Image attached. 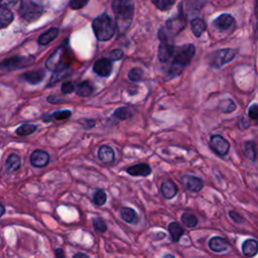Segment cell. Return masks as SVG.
<instances>
[{
  "mask_svg": "<svg viewBox=\"0 0 258 258\" xmlns=\"http://www.w3.org/2000/svg\"><path fill=\"white\" fill-rule=\"evenodd\" d=\"M112 8L116 16L117 27L120 33H123L129 27L134 13V5L131 1L115 0L112 2Z\"/></svg>",
  "mask_w": 258,
  "mask_h": 258,
  "instance_id": "cell-1",
  "label": "cell"
},
{
  "mask_svg": "<svg viewBox=\"0 0 258 258\" xmlns=\"http://www.w3.org/2000/svg\"><path fill=\"white\" fill-rule=\"evenodd\" d=\"M195 52H196V47L191 43L184 44V45L180 46L175 51L173 61L171 63L170 70L168 72L170 77L178 76L182 72L183 68L190 62L192 56L195 55Z\"/></svg>",
  "mask_w": 258,
  "mask_h": 258,
  "instance_id": "cell-2",
  "label": "cell"
},
{
  "mask_svg": "<svg viewBox=\"0 0 258 258\" xmlns=\"http://www.w3.org/2000/svg\"><path fill=\"white\" fill-rule=\"evenodd\" d=\"M92 27L96 37L100 41H107L111 39L116 29V25L113 19L107 13H103L98 17H96L93 20Z\"/></svg>",
  "mask_w": 258,
  "mask_h": 258,
  "instance_id": "cell-3",
  "label": "cell"
},
{
  "mask_svg": "<svg viewBox=\"0 0 258 258\" xmlns=\"http://www.w3.org/2000/svg\"><path fill=\"white\" fill-rule=\"evenodd\" d=\"M42 7L32 1H23L21 2L19 8V14L22 18L27 21H34L42 15Z\"/></svg>",
  "mask_w": 258,
  "mask_h": 258,
  "instance_id": "cell-4",
  "label": "cell"
},
{
  "mask_svg": "<svg viewBox=\"0 0 258 258\" xmlns=\"http://www.w3.org/2000/svg\"><path fill=\"white\" fill-rule=\"evenodd\" d=\"M236 55V50L232 48H223L215 51L210 57L211 67L218 69L223 67L225 63L230 62Z\"/></svg>",
  "mask_w": 258,
  "mask_h": 258,
  "instance_id": "cell-5",
  "label": "cell"
},
{
  "mask_svg": "<svg viewBox=\"0 0 258 258\" xmlns=\"http://www.w3.org/2000/svg\"><path fill=\"white\" fill-rule=\"evenodd\" d=\"M66 57H67L66 47L64 46L58 47V49H56L54 51V53L47 59V61H46L47 69H49L53 72L62 70V69H68V67L66 66V62H64Z\"/></svg>",
  "mask_w": 258,
  "mask_h": 258,
  "instance_id": "cell-6",
  "label": "cell"
},
{
  "mask_svg": "<svg viewBox=\"0 0 258 258\" xmlns=\"http://www.w3.org/2000/svg\"><path fill=\"white\" fill-rule=\"evenodd\" d=\"M185 26V22L181 16H177L175 18H170L165 22V25L159 30L162 34L172 38L178 32H180Z\"/></svg>",
  "mask_w": 258,
  "mask_h": 258,
  "instance_id": "cell-7",
  "label": "cell"
},
{
  "mask_svg": "<svg viewBox=\"0 0 258 258\" xmlns=\"http://www.w3.org/2000/svg\"><path fill=\"white\" fill-rule=\"evenodd\" d=\"M160 44L158 47V58L160 61H167L174 53V46L172 44V40L167 37H159Z\"/></svg>",
  "mask_w": 258,
  "mask_h": 258,
  "instance_id": "cell-8",
  "label": "cell"
},
{
  "mask_svg": "<svg viewBox=\"0 0 258 258\" xmlns=\"http://www.w3.org/2000/svg\"><path fill=\"white\" fill-rule=\"evenodd\" d=\"M211 148L220 156H224L230 149L229 142L221 135H213L210 140Z\"/></svg>",
  "mask_w": 258,
  "mask_h": 258,
  "instance_id": "cell-9",
  "label": "cell"
},
{
  "mask_svg": "<svg viewBox=\"0 0 258 258\" xmlns=\"http://www.w3.org/2000/svg\"><path fill=\"white\" fill-rule=\"evenodd\" d=\"M113 69L112 61L109 58H100L95 61L93 66V71L101 77H108L110 76Z\"/></svg>",
  "mask_w": 258,
  "mask_h": 258,
  "instance_id": "cell-10",
  "label": "cell"
},
{
  "mask_svg": "<svg viewBox=\"0 0 258 258\" xmlns=\"http://www.w3.org/2000/svg\"><path fill=\"white\" fill-rule=\"evenodd\" d=\"M235 19L231 14H222L218 16L214 21L213 25L220 31H227L231 29V27L234 25Z\"/></svg>",
  "mask_w": 258,
  "mask_h": 258,
  "instance_id": "cell-11",
  "label": "cell"
},
{
  "mask_svg": "<svg viewBox=\"0 0 258 258\" xmlns=\"http://www.w3.org/2000/svg\"><path fill=\"white\" fill-rule=\"evenodd\" d=\"M34 60L33 57H27V56H16V57H12L9 59H6L4 61H2L0 63V66L2 68H6V69H14V68H20L23 66H28L29 63H31Z\"/></svg>",
  "mask_w": 258,
  "mask_h": 258,
  "instance_id": "cell-12",
  "label": "cell"
},
{
  "mask_svg": "<svg viewBox=\"0 0 258 258\" xmlns=\"http://www.w3.org/2000/svg\"><path fill=\"white\" fill-rule=\"evenodd\" d=\"M49 155L43 150H34L30 155V162L34 167H43L47 165Z\"/></svg>",
  "mask_w": 258,
  "mask_h": 258,
  "instance_id": "cell-13",
  "label": "cell"
},
{
  "mask_svg": "<svg viewBox=\"0 0 258 258\" xmlns=\"http://www.w3.org/2000/svg\"><path fill=\"white\" fill-rule=\"evenodd\" d=\"M209 247L213 252L221 253L223 251H226L229 247L228 241L220 236H214L209 240Z\"/></svg>",
  "mask_w": 258,
  "mask_h": 258,
  "instance_id": "cell-14",
  "label": "cell"
},
{
  "mask_svg": "<svg viewBox=\"0 0 258 258\" xmlns=\"http://www.w3.org/2000/svg\"><path fill=\"white\" fill-rule=\"evenodd\" d=\"M127 173L133 176H147L151 173V168L146 163H139L126 169Z\"/></svg>",
  "mask_w": 258,
  "mask_h": 258,
  "instance_id": "cell-15",
  "label": "cell"
},
{
  "mask_svg": "<svg viewBox=\"0 0 258 258\" xmlns=\"http://www.w3.org/2000/svg\"><path fill=\"white\" fill-rule=\"evenodd\" d=\"M182 182L185 187L192 192H198L204 187L203 180L197 176H184L182 178Z\"/></svg>",
  "mask_w": 258,
  "mask_h": 258,
  "instance_id": "cell-16",
  "label": "cell"
},
{
  "mask_svg": "<svg viewBox=\"0 0 258 258\" xmlns=\"http://www.w3.org/2000/svg\"><path fill=\"white\" fill-rule=\"evenodd\" d=\"M242 252L247 257H254L258 253V241L255 239H247L242 244Z\"/></svg>",
  "mask_w": 258,
  "mask_h": 258,
  "instance_id": "cell-17",
  "label": "cell"
},
{
  "mask_svg": "<svg viewBox=\"0 0 258 258\" xmlns=\"http://www.w3.org/2000/svg\"><path fill=\"white\" fill-rule=\"evenodd\" d=\"M45 77V73L42 70H37V71H33V72H28L25 73L21 76V79H23L25 82L32 84V85H36L39 84L43 78Z\"/></svg>",
  "mask_w": 258,
  "mask_h": 258,
  "instance_id": "cell-18",
  "label": "cell"
},
{
  "mask_svg": "<svg viewBox=\"0 0 258 258\" xmlns=\"http://www.w3.org/2000/svg\"><path fill=\"white\" fill-rule=\"evenodd\" d=\"M13 21V13L11 10L0 3V29L7 27Z\"/></svg>",
  "mask_w": 258,
  "mask_h": 258,
  "instance_id": "cell-19",
  "label": "cell"
},
{
  "mask_svg": "<svg viewBox=\"0 0 258 258\" xmlns=\"http://www.w3.org/2000/svg\"><path fill=\"white\" fill-rule=\"evenodd\" d=\"M161 194L166 200H170L177 194V186L171 180H165L161 184Z\"/></svg>",
  "mask_w": 258,
  "mask_h": 258,
  "instance_id": "cell-20",
  "label": "cell"
},
{
  "mask_svg": "<svg viewBox=\"0 0 258 258\" xmlns=\"http://www.w3.org/2000/svg\"><path fill=\"white\" fill-rule=\"evenodd\" d=\"M120 215L121 218L128 224H137L138 223V215L135 212V210H133L132 208L129 207H124L120 210Z\"/></svg>",
  "mask_w": 258,
  "mask_h": 258,
  "instance_id": "cell-21",
  "label": "cell"
},
{
  "mask_svg": "<svg viewBox=\"0 0 258 258\" xmlns=\"http://www.w3.org/2000/svg\"><path fill=\"white\" fill-rule=\"evenodd\" d=\"M98 156H99L100 160L104 163H110L115 158V154H114L113 149L108 145H103L99 148Z\"/></svg>",
  "mask_w": 258,
  "mask_h": 258,
  "instance_id": "cell-22",
  "label": "cell"
},
{
  "mask_svg": "<svg viewBox=\"0 0 258 258\" xmlns=\"http://www.w3.org/2000/svg\"><path fill=\"white\" fill-rule=\"evenodd\" d=\"M168 232H169L170 238L173 242H178L179 239L181 238V236H183V234H184L183 228L176 222H171L168 225Z\"/></svg>",
  "mask_w": 258,
  "mask_h": 258,
  "instance_id": "cell-23",
  "label": "cell"
},
{
  "mask_svg": "<svg viewBox=\"0 0 258 258\" xmlns=\"http://www.w3.org/2000/svg\"><path fill=\"white\" fill-rule=\"evenodd\" d=\"M58 34V28L52 27L43 32L39 37H38V43L41 45H46L49 42H51Z\"/></svg>",
  "mask_w": 258,
  "mask_h": 258,
  "instance_id": "cell-24",
  "label": "cell"
},
{
  "mask_svg": "<svg viewBox=\"0 0 258 258\" xmlns=\"http://www.w3.org/2000/svg\"><path fill=\"white\" fill-rule=\"evenodd\" d=\"M72 115V112L70 110H62V111H55L50 115L43 116L44 122H50V121H58V120H66L69 119Z\"/></svg>",
  "mask_w": 258,
  "mask_h": 258,
  "instance_id": "cell-25",
  "label": "cell"
},
{
  "mask_svg": "<svg viewBox=\"0 0 258 258\" xmlns=\"http://www.w3.org/2000/svg\"><path fill=\"white\" fill-rule=\"evenodd\" d=\"M190 28H191V31L195 34V36L200 37L203 34V32L206 30L207 25L203 19L195 18L190 21Z\"/></svg>",
  "mask_w": 258,
  "mask_h": 258,
  "instance_id": "cell-26",
  "label": "cell"
},
{
  "mask_svg": "<svg viewBox=\"0 0 258 258\" xmlns=\"http://www.w3.org/2000/svg\"><path fill=\"white\" fill-rule=\"evenodd\" d=\"M5 167L8 172H13L16 171L20 167V158L18 155L12 153L8 156L6 162H5Z\"/></svg>",
  "mask_w": 258,
  "mask_h": 258,
  "instance_id": "cell-27",
  "label": "cell"
},
{
  "mask_svg": "<svg viewBox=\"0 0 258 258\" xmlns=\"http://www.w3.org/2000/svg\"><path fill=\"white\" fill-rule=\"evenodd\" d=\"M75 91L78 96L88 97L93 93V86L88 81H84L76 87Z\"/></svg>",
  "mask_w": 258,
  "mask_h": 258,
  "instance_id": "cell-28",
  "label": "cell"
},
{
  "mask_svg": "<svg viewBox=\"0 0 258 258\" xmlns=\"http://www.w3.org/2000/svg\"><path fill=\"white\" fill-rule=\"evenodd\" d=\"M244 151H245V155L246 157L252 161L255 162L256 161V157H257V149H256V144L253 141H247L244 145Z\"/></svg>",
  "mask_w": 258,
  "mask_h": 258,
  "instance_id": "cell-29",
  "label": "cell"
},
{
  "mask_svg": "<svg viewBox=\"0 0 258 258\" xmlns=\"http://www.w3.org/2000/svg\"><path fill=\"white\" fill-rule=\"evenodd\" d=\"M132 115H133L132 110H131L129 107H126V106L117 108V109L115 110L114 114H113L114 117H116V118H118V119H120V120H126V119L132 117Z\"/></svg>",
  "mask_w": 258,
  "mask_h": 258,
  "instance_id": "cell-30",
  "label": "cell"
},
{
  "mask_svg": "<svg viewBox=\"0 0 258 258\" xmlns=\"http://www.w3.org/2000/svg\"><path fill=\"white\" fill-rule=\"evenodd\" d=\"M180 220L182 222V224L188 228H194L198 225L199 221H198V218L190 214V213H183L180 217Z\"/></svg>",
  "mask_w": 258,
  "mask_h": 258,
  "instance_id": "cell-31",
  "label": "cell"
},
{
  "mask_svg": "<svg viewBox=\"0 0 258 258\" xmlns=\"http://www.w3.org/2000/svg\"><path fill=\"white\" fill-rule=\"evenodd\" d=\"M219 109L223 113H231L236 109V104L234 103V101L232 99H225L220 102Z\"/></svg>",
  "mask_w": 258,
  "mask_h": 258,
  "instance_id": "cell-32",
  "label": "cell"
},
{
  "mask_svg": "<svg viewBox=\"0 0 258 258\" xmlns=\"http://www.w3.org/2000/svg\"><path fill=\"white\" fill-rule=\"evenodd\" d=\"M70 76V71L69 69H62V70H58V71H55L50 79V84L49 85H53L57 82H59L60 80L62 79H66Z\"/></svg>",
  "mask_w": 258,
  "mask_h": 258,
  "instance_id": "cell-33",
  "label": "cell"
},
{
  "mask_svg": "<svg viewBox=\"0 0 258 258\" xmlns=\"http://www.w3.org/2000/svg\"><path fill=\"white\" fill-rule=\"evenodd\" d=\"M36 130V126L33 124H23L20 127L17 128L16 130V134L19 136H27L29 134H32L33 132H35Z\"/></svg>",
  "mask_w": 258,
  "mask_h": 258,
  "instance_id": "cell-34",
  "label": "cell"
},
{
  "mask_svg": "<svg viewBox=\"0 0 258 258\" xmlns=\"http://www.w3.org/2000/svg\"><path fill=\"white\" fill-rule=\"evenodd\" d=\"M93 226L95 231L98 233H105L107 230V224L102 218H99V217L93 219Z\"/></svg>",
  "mask_w": 258,
  "mask_h": 258,
  "instance_id": "cell-35",
  "label": "cell"
},
{
  "mask_svg": "<svg viewBox=\"0 0 258 258\" xmlns=\"http://www.w3.org/2000/svg\"><path fill=\"white\" fill-rule=\"evenodd\" d=\"M93 200L97 206H103L107 201V195L103 189H97L94 194Z\"/></svg>",
  "mask_w": 258,
  "mask_h": 258,
  "instance_id": "cell-36",
  "label": "cell"
},
{
  "mask_svg": "<svg viewBox=\"0 0 258 258\" xmlns=\"http://www.w3.org/2000/svg\"><path fill=\"white\" fill-rule=\"evenodd\" d=\"M143 78V71L139 68H134L128 73V79L132 82H139Z\"/></svg>",
  "mask_w": 258,
  "mask_h": 258,
  "instance_id": "cell-37",
  "label": "cell"
},
{
  "mask_svg": "<svg viewBox=\"0 0 258 258\" xmlns=\"http://www.w3.org/2000/svg\"><path fill=\"white\" fill-rule=\"evenodd\" d=\"M152 3L159 10L165 11V10H168L174 4V1H172V0H157V1H152Z\"/></svg>",
  "mask_w": 258,
  "mask_h": 258,
  "instance_id": "cell-38",
  "label": "cell"
},
{
  "mask_svg": "<svg viewBox=\"0 0 258 258\" xmlns=\"http://www.w3.org/2000/svg\"><path fill=\"white\" fill-rule=\"evenodd\" d=\"M248 114H249V117L258 124V105L257 104H253L249 108Z\"/></svg>",
  "mask_w": 258,
  "mask_h": 258,
  "instance_id": "cell-39",
  "label": "cell"
},
{
  "mask_svg": "<svg viewBox=\"0 0 258 258\" xmlns=\"http://www.w3.org/2000/svg\"><path fill=\"white\" fill-rule=\"evenodd\" d=\"M123 55H124L123 50L117 48V49H114V50H112V51L110 52V54H109V59H110V60H119V59H121V58L123 57Z\"/></svg>",
  "mask_w": 258,
  "mask_h": 258,
  "instance_id": "cell-40",
  "label": "cell"
},
{
  "mask_svg": "<svg viewBox=\"0 0 258 258\" xmlns=\"http://www.w3.org/2000/svg\"><path fill=\"white\" fill-rule=\"evenodd\" d=\"M75 90H76V87L72 82H64L61 85V92L63 94H70V93L74 92Z\"/></svg>",
  "mask_w": 258,
  "mask_h": 258,
  "instance_id": "cell-41",
  "label": "cell"
},
{
  "mask_svg": "<svg viewBox=\"0 0 258 258\" xmlns=\"http://www.w3.org/2000/svg\"><path fill=\"white\" fill-rule=\"evenodd\" d=\"M88 4V1H81V0H74L70 2V7L72 9H80Z\"/></svg>",
  "mask_w": 258,
  "mask_h": 258,
  "instance_id": "cell-42",
  "label": "cell"
},
{
  "mask_svg": "<svg viewBox=\"0 0 258 258\" xmlns=\"http://www.w3.org/2000/svg\"><path fill=\"white\" fill-rule=\"evenodd\" d=\"M229 216H230V218H232V220H233L235 223L241 224V223L244 222V218H243L239 213H237V212H235V211H230V212H229Z\"/></svg>",
  "mask_w": 258,
  "mask_h": 258,
  "instance_id": "cell-43",
  "label": "cell"
},
{
  "mask_svg": "<svg viewBox=\"0 0 258 258\" xmlns=\"http://www.w3.org/2000/svg\"><path fill=\"white\" fill-rule=\"evenodd\" d=\"M238 126L241 130H244V129H247L249 126H250V121H248L246 118L242 117L240 119V121L238 122Z\"/></svg>",
  "mask_w": 258,
  "mask_h": 258,
  "instance_id": "cell-44",
  "label": "cell"
},
{
  "mask_svg": "<svg viewBox=\"0 0 258 258\" xmlns=\"http://www.w3.org/2000/svg\"><path fill=\"white\" fill-rule=\"evenodd\" d=\"M73 258H90L86 253H77L74 255Z\"/></svg>",
  "mask_w": 258,
  "mask_h": 258,
  "instance_id": "cell-45",
  "label": "cell"
},
{
  "mask_svg": "<svg viewBox=\"0 0 258 258\" xmlns=\"http://www.w3.org/2000/svg\"><path fill=\"white\" fill-rule=\"evenodd\" d=\"M47 101H48V102H50V103H56V102H59L60 100H59V99H57L56 97L54 98V96H49V97L47 98Z\"/></svg>",
  "mask_w": 258,
  "mask_h": 258,
  "instance_id": "cell-46",
  "label": "cell"
},
{
  "mask_svg": "<svg viewBox=\"0 0 258 258\" xmlns=\"http://www.w3.org/2000/svg\"><path fill=\"white\" fill-rule=\"evenodd\" d=\"M55 254H56V257H57V258H64V256H63V253H62V250H61V249H56Z\"/></svg>",
  "mask_w": 258,
  "mask_h": 258,
  "instance_id": "cell-47",
  "label": "cell"
},
{
  "mask_svg": "<svg viewBox=\"0 0 258 258\" xmlns=\"http://www.w3.org/2000/svg\"><path fill=\"white\" fill-rule=\"evenodd\" d=\"M4 212H5V208H4V206H2V205L0 204V217L4 214Z\"/></svg>",
  "mask_w": 258,
  "mask_h": 258,
  "instance_id": "cell-48",
  "label": "cell"
},
{
  "mask_svg": "<svg viewBox=\"0 0 258 258\" xmlns=\"http://www.w3.org/2000/svg\"><path fill=\"white\" fill-rule=\"evenodd\" d=\"M162 258H175V257H174L172 254H169V253H167V254H164Z\"/></svg>",
  "mask_w": 258,
  "mask_h": 258,
  "instance_id": "cell-49",
  "label": "cell"
},
{
  "mask_svg": "<svg viewBox=\"0 0 258 258\" xmlns=\"http://www.w3.org/2000/svg\"><path fill=\"white\" fill-rule=\"evenodd\" d=\"M255 37L258 39V21H257V24L255 26Z\"/></svg>",
  "mask_w": 258,
  "mask_h": 258,
  "instance_id": "cell-50",
  "label": "cell"
},
{
  "mask_svg": "<svg viewBox=\"0 0 258 258\" xmlns=\"http://www.w3.org/2000/svg\"><path fill=\"white\" fill-rule=\"evenodd\" d=\"M255 13H256V15H257V17H258V2H256V7H255Z\"/></svg>",
  "mask_w": 258,
  "mask_h": 258,
  "instance_id": "cell-51",
  "label": "cell"
}]
</instances>
